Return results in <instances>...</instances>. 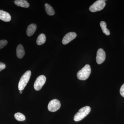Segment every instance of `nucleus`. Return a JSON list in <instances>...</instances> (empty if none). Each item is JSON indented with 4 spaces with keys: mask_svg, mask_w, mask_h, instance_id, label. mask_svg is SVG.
Instances as JSON below:
<instances>
[{
    "mask_svg": "<svg viewBox=\"0 0 124 124\" xmlns=\"http://www.w3.org/2000/svg\"><path fill=\"white\" fill-rule=\"evenodd\" d=\"M91 72L90 66L89 64H86L81 70L78 72L77 77L79 79L85 80L88 78Z\"/></svg>",
    "mask_w": 124,
    "mask_h": 124,
    "instance_id": "1",
    "label": "nucleus"
},
{
    "mask_svg": "<svg viewBox=\"0 0 124 124\" xmlns=\"http://www.w3.org/2000/svg\"><path fill=\"white\" fill-rule=\"evenodd\" d=\"M90 107L86 106L80 109L78 112L76 113L74 116V120L75 121H79L81 120L86 116L91 111Z\"/></svg>",
    "mask_w": 124,
    "mask_h": 124,
    "instance_id": "2",
    "label": "nucleus"
},
{
    "mask_svg": "<svg viewBox=\"0 0 124 124\" xmlns=\"http://www.w3.org/2000/svg\"><path fill=\"white\" fill-rule=\"evenodd\" d=\"M31 75V71H26L22 76L19 82L18 88L19 91H22L26 86L27 84L29 82Z\"/></svg>",
    "mask_w": 124,
    "mask_h": 124,
    "instance_id": "3",
    "label": "nucleus"
},
{
    "mask_svg": "<svg viewBox=\"0 0 124 124\" xmlns=\"http://www.w3.org/2000/svg\"><path fill=\"white\" fill-rule=\"evenodd\" d=\"M106 2L104 0H98L95 1L89 8L90 11L95 12L101 10L106 6Z\"/></svg>",
    "mask_w": 124,
    "mask_h": 124,
    "instance_id": "4",
    "label": "nucleus"
},
{
    "mask_svg": "<svg viewBox=\"0 0 124 124\" xmlns=\"http://www.w3.org/2000/svg\"><path fill=\"white\" fill-rule=\"evenodd\" d=\"M46 78L44 75L39 76L36 80L34 84V88L36 91H39L46 82Z\"/></svg>",
    "mask_w": 124,
    "mask_h": 124,
    "instance_id": "5",
    "label": "nucleus"
},
{
    "mask_svg": "<svg viewBox=\"0 0 124 124\" xmlns=\"http://www.w3.org/2000/svg\"><path fill=\"white\" fill-rule=\"evenodd\" d=\"M61 107L60 101L58 99H54L49 102L48 106V110L51 112H54L58 110Z\"/></svg>",
    "mask_w": 124,
    "mask_h": 124,
    "instance_id": "6",
    "label": "nucleus"
},
{
    "mask_svg": "<svg viewBox=\"0 0 124 124\" xmlns=\"http://www.w3.org/2000/svg\"><path fill=\"white\" fill-rule=\"evenodd\" d=\"M106 53L102 49L98 50L96 56V62L98 64H101L104 62L106 59Z\"/></svg>",
    "mask_w": 124,
    "mask_h": 124,
    "instance_id": "7",
    "label": "nucleus"
},
{
    "mask_svg": "<svg viewBox=\"0 0 124 124\" xmlns=\"http://www.w3.org/2000/svg\"><path fill=\"white\" fill-rule=\"evenodd\" d=\"M77 34L75 32H70L66 34L62 40L63 45H66L76 38Z\"/></svg>",
    "mask_w": 124,
    "mask_h": 124,
    "instance_id": "8",
    "label": "nucleus"
},
{
    "mask_svg": "<svg viewBox=\"0 0 124 124\" xmlns=\"http://www.w3.org/2000/svg\"><path fill=\"white\" fill-rule=\"evenodd\" d=\"M0 19L5 22H9L11 19V17L8 13L0 10Z\"/></svg>",
    "mask_w": 124,
    "mask_h": 124,
    "instance_id": "9",
    "label": "nucleus"
},
{
    "mask_svg": "<svg viewBox=\"0 0 124 124\" xmlns=\"http://www.w3.org/2000/svg\"><path fill=\"white\" fill-rule=\"evenodd\" d=\"M16 54L18 58L21 59L23 57L25 54L24 48L22 45L19 44L17 46L16 49Z\"/></svg>",
    "mask_w": 124,
    "mask_h": 124,
    "instance_id": "10",
    "label": "nucleus"
},
{
    "mask_svg": "<svg viewBox=\"0 0 124 124\" xmlns=\"http://www.w3.org/2000/svg\"><path fill=\"white\" fill-rule=\"evenodd\" d=\"M37 26L36 24L32 23L30 24L27 29V34L28 36H31L34 34L36 30Z\"/></svg>",
    "mask_w": 124,
    "mask_h": 124,
    "instance_id": "11",
    "label": "nucleus"
},
{
    "mask_svg": "<svg viewBox=\"0 0 124 124\" xmlns=\"http://www.w3.org/2000/svg\"><path fill=\"white\" fill-rule=\"evenodd\" d=\"M14 3L17 6L23 8H28L29 6V3L26 0H16Z\"/></svg>",
    "mask_w": 124,
    "mask_h": 124,
    "instance_id": "12",
    "label": "nucleus"
},
{
    "mask_svg": "<svg viewBox=\"0 0 124 124\" xmlns=\"http://www.w3.org/2000/svg\"><path fill=\"white\" fill-rule=\"evenodd\" d=\"M46 11L47 14L49 16H53L55 14V11L53 8L50 5L48 4H46L45 5Z\"/></svg>",
    "mask_w": 124,
    "mask_h": 124,
    "instance_id": "13",
    "label": "nucleus"
},
{
    "mask_svg": "<svg viewBox=\"0 0 124 124\" xmlns=\"http://www.w3.org/2000/svg\"><path fill=\"white\" fill-rule=\"evenodd\" d=\"M46 41V37L44 34L41 33L38 36L36 42L37 44L38 45H41L44 44Z\"/></svg>",
    "mask_w": 124,
    "mask_h": 124,
    "instance_id": "14",
    "label": "nucleus"
},
{
    "mask_svg": "<svg viewBox=\"0 0 124 124\" xmlns=\"http://www.w3.org/2000/svg\"><path fill=\"white\" fill-rule=\"evenodd\" d=\"M100 26L103 32L107 36L109 35L110 34V31L107 28V24L105 22L101 21L100 23Z\"/></svg>",
    "mask_w": 124,
    "mask_h": 124,
    "instance_id": "15",
    "label": "nucleus"
},
{
    "mask_svg": "<svg viewBox=\"0 0 124 124\" xmlns=\"http://www.w3.org/2000/svg\"><path fill=\"white\" fill-rule=\"evenodd\" d=\"M15 117L16 119L18 121H23L26 119V117L24 115L20 112H17L15 114Z\"/></svg>",
    "mask_w": 124,
    "mask_h": 124,
    "instance_id": "16",
    "label": "nucleus"
},
{
    "mask_svg": "<svg viewBox=\"0 0 124 124\" xmlns=\"http://www.w3.org/2000/svg\"><path fill=\"white\" fill-rule=\"evenodd\" d=\"M8 43V41L6 40H0V49L4 47Z\"/></svg>",
    "mask_w": 124,
    "mask_h": 124,
    "instance_id": "17",
    "label": "nucleus"
},
{
    "mask_svg": "<svg viewBox=\"0 0 124 124\" xmlns=\"http://www.w3.org/2000/svg\"><path fill=\"white\" fill-rule=\"evenodd\" d=\"M120 93L121 96L124 97V84L122 85L120 89Z\"/></svg>",
    "mask_w": 124,
    "mask_h": 124,
    "instance_id": "18",
    "label": "nucleus"
},
{
    "mask_svg": "<svg viewBox=\"0 0 124 124\" xmlns=\"http://www.w3.org/2000/svg\"><path fill=\"white\" fill-rule=\"evenodd\" d=\"M6 68L5 64L3 63L0 62V71Z\"/></svg>",
    "mask_w": 124,
    "mask_h": 124,
    "instance_id": "19",
    "label": "nucleus"
},
{
    "mask_svg": "<svg viewBox=\"0 0 124 124\" xmlns=\"http://www.w3.org/2000/svg\"><path fill=\"white\" fill-rule=\"evenodd\" d=\"M22 91H20V94H22Z\"/></svg>",
    "mask_w": 124,
    "mask_h": 124,
    "instance_id": "20",
    "label": "nucleus"
}]
</instances>
